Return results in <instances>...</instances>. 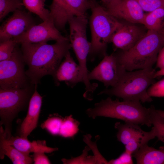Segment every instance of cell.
I'll return each instance as SVG.
<instances>
[{"mask_svg":"<svg viewBox=\"0 0 164 164\" xmlns=\"http://www.w3.org/2000/svg\"><path fill=\"white\" fill-rule=\"evenodd\" d=\"M66 37L63 36L55 26L52 18L35 25L21 36L14 38L17 43H36L56 41Z\"/></svg>","mask_w":164,"mask_h":164,"instance_id":"30bf717a","label":"cell"},{"mask_svg":"<svg viewBox=\"0 0 164 164\" xmlns=\"http://www.w3.org/2000/svg\"><path fill=\"white\" fill-rule=\"evenodd\" d=\"M18 44L14 39L0 42V61L9 58Z\"/></svg>","mask_w":164,"mask_h":164,"instance_id":"83f0119b","label":"cell"},{"mask_svg":"<svg viewBox=\"0 0 164 164\" xmlns=\"http://www.w3.org/2000/svg\"><path fill=\"white\" fill-rule=\"evenodd\" d=\"M18 45L9 58L0 61V88H19L29 86L24 70L25 62Z\"/></svg>","mask_w":164,"mask_h":164,"instance_id":"52a82bcc","label":"cell"},{"mask_svg":"<svg viewBox=\"0 0 164 164\" xmlns=\"http://www.w3.org/2000/svg\"><path fill=\"white\" fill-rule=\"evenodd\" d=\"M135 24L122 22L112 36L110 42L120 50H126L132 48L147 32Z\"/></svg>","mask_w":164,"mask_h":164,"instance_id":"4fadbf2b","label":"cell"},{"mask_svg":"<svg viewBox=\"0 0 164 164\" xmlns=\"http://www.w3.org/2000/svg\"><path fill=\"white\" fill-rule=\"evenodd\" d=\"M44 2H45L46 0H43Z\"/></svg>","mask_w":164,"mask_h":164,"instance_id":"74e56055","label":"cell"},{"mask_svg":"<svg viewBox=\"0 0 164 164\" xmlns=\"http://www.w3.org/2000/svg\"><path fill=\"white\" fill-rule=\"evenodd\" d=\"M79 122L70 115L63 118L59 135L64 138L72 137L78 132Z\"/></svg>","mask_w":164,"mask_h":164,"instance_id":"cb8c5ba5","label":"cell"},{"mask_svg":"<svg viewBox=\"0 0 164 164\" xmlns=\"http://www.w3.org/2000/svg\"><path fill=\"white\" fill-rule=\"evenodd\" d=\"M132 155L126 151L123 152L119 156L115 159H113L108 162V164H133Z\"/></svg>","mask_w":164,"mask_h":164,"instance_id":"4dcf8cb0","label":"cell"},{"mask_svg":"<svg viewBox=\"0 0 164 164\" xmlns=\"http://www.w3.org/2000/svg\"><path fill=\"white\" fill-rule=\"evenodd\" d=\"M142 24L148 30L162 32L164 27V7L145 14Z\"/></svg>","mask_w":164,"mask_h":164,"instance_id":"44dd1931","label":"cell"},{"mask_svg":"<svg viewBox=\"0 0 164 164\" xmlns=\"http://www.w3.org/2000/svg\"><path fill=\"white\" fill-rule=\"evenodd\" d=\"M155 137L153 127L149 132H145L142 134L130 139L125 145V151L132 155L137 152L140 148Z\"/></svg>","mask_w":164,"mask_h":164,"instance_id":"7402d4cb","label":"cell"},{"mask_svg":"<svg viewBox=\"0 0 164 164\" xmlns=\"http://www.w3.org/2000/svg\"><path fill=\"white\" fill-rule=\"evenodd\" d=\"M65 0H53L50 6L53 8H57L63 6Z\"/></svg>","mask_w":164,"mask_h":164,"instance_id":"836d02e7","label":"cell"},{"mask_svg":"<svg viewBox=\"0 0 164 164\" xmlns=\"http://www.w3.org/2000/svg\"><path fill=\"white\" fill-rule=\"evenodd\" d=\"M22 2L29 12L36 14L43 21L51 18L50 10L45 8L43 0H22Z\"/></svg>","mask_w":164,"mask_h":164,"instance_id":"603a6c76","label":"cell"},{"mask_svg":"<svg viewBox=\"0 0 164 164\" xmlns=\"http://www.w3.org/2000/svg\"><path fill=\"white\" fill-rule=\"evenodd\" d=\"M30 86L19 88H0V126L3 125V135L5 139L12 135V125L18 113L29 104L33 93Z\"/></svg>","mask_w":164,"mask_h":164,"instance_id":"8992f818","label":"cell"},{"mask_svg":"<svg viewBox=\"0 0 164 164\" xmlns=\"http://www.w3.org/2000/svg\"><path fill=\"white\" fill-rule=\"evenodd\" d=\"M91 7L90 0H65L55 23L60 31H64L69 20L74 17L85 16Z\"/></svg>","mask_w":164,"mask_h":164,"instance_id":"2e32d148","label":"cell"},{"mask_svg":"<svg viewBox=\"0 0 164 164\" xmlns=\"http://www.w3.org/2000/svg\"><path fill=\"white\" fill-rule=\"evenodd\" d=\"M105 5L108 13L117 19L142 24L145 14L138 0H112Z\"/></svg>","mask_w":164,"mask_h":164,"instance_id":"8fae6325","label":"cell"},{"mask_svg":"<svg viewBox=\"0 0 164 164\" xmlns=\"http://www.w3.org/2000/svg\"><path fill=\"white\" fill-rule=\"evenodd\" d=\"M87 15L72 17L68 22L70 31L68 39L76 57L87 56L89 53L91 43L87 37Z\"/></svg>","mask_w":164,"mask_h":164,"instance_id":"7c38bea8","label":"cell"},{"mask_svg":"<svg viewBox=\"0 0 164 164\" xmlns=\"http://www.w3.org/2000/svg\"><path fill=\"white\" fill-rule=\"evenodd\" d=\"M63 120V118L59 117H50L41 125V127L52 135H59Z\"/></svg>","mask_w":164,"mask_h":164,"instance_id":"4316f807","label":"cell"},{"mask_svg":"<svg viewBox=\"0 0 164 164\" xmlns=\"http://www.w3.org/2000/svg\"><path fill=\"white\" fill-rule=\"evenodd\" d=\"M150 108V118L155 137L164 143V119L157 112L153 106Z\"/></svg>","mask_w":164,"mask_h":164,"instance_id":"d4e9b609","label":"cell"},{"mask_svg":"<svg viewBox=\"0 0 164 164\" xmlns=\"http://www.w3.org/2000/svg\"><path fill=\"white\" fill-rule=\"evenodd\" d=\"M102 2L105 5H106L108 3L110 2L112 0H101Z\"/></svg>","mask_w":164,"mask_h":164,"instance_id":"8d00e7d4","label":"cell"},{"mask_svg":"<svg viewBox=\"0 0 164 164\" xmlns=\"http://www.w3.org/2000/svg\"><path fill=\"white\" fill-rule=\"evenodd\" d=\"M114 127L118 130L117 137L118 140L124 145L126 144L131 139L143 134V131L139 125L133 123L116 122Z\"/></svg>","mask_w":164,"mask_h":164,"instance_id":"ffe728a7","label":"cell"},{"mask_svg":"<svg viewBox=\"0 0 164 164\" xmlns=\"http://www.w3.org/2000/svg\"><path fill=\"white\" fill-rule=\"evenodd\" d=\"M156 63L157 67L159 69L164 68V46L159 53Z\"/></svg>","mask_w":164,"mask_h":164,"instance_id":"d6a6232c","label":"cell"},{"mask_svg":"<svg viewBox=\"0 0 164 164\" xmlns=\"http://www.w3.org/2000/svg\"><path fill=\"white\" fill-rule=\"evenodd\" d=\"M45 152H36L31 156L35 164H51L50 160Z\"/></svg>","mask_w":164,"mask_h":164,"instance_id":"1f68e13d","label":"cell"},{"mask_svg":"<svg viewBox=\"0 0 164 164\" xmlns=\"http://www.w3.org/2000/svg\"><path fill=\"white\" fill-rule=\"evenodd\" d=\"M4 138L7 143L28 155H29V153L32 152H43L50 153L58 150L57 148H51L47 146L45 141H33L31 142L28 138L19 136L14 137L12 135L8 139H5L4 137Z\"/></svg>","mask_w":164,"mask_h":164,"instance_id":"e0dca14e","label":"cell"},{"mask_svg":"<svg viewBox=\"0 0 164 164\" xmlns=\"http://www.w3.org/2000/svg\"><path fill=\"white\" fill-rule=\"evenodd\" d=\"M151 97H164V78L155 82L148 88L147 91Z\"/></svg>","mask_w":164,"mask_h":164,"instance_id":"f546056e","label":"cell"},{"mask_svg":"<svg viewBox=\"0 0 164 164\" xmlns=\"http://www.w3.org/2000/svg\"><path fill=\"white\" fill-rule=\"evenodd\" d=\"M22 6V0H0V21L9 13L21 9Z\"/></svg>","mask_w":164,"mask_h":164,"instance_id":"484cf974","label":"cell"},{"mask_svg":"<svg viewBox=\"0 0 164 164\" xmlns=\"http://www.w3.org/2000/svg\"><path fill=\"white\" fill-rule=\"evenodd\" d=\"M164 46V33L148 30L144 36L133 46L115 53L126 71L152 68Z\"/></svg>","mask_w":164,"mask_h":164,"instance_id":"7a4b0ae2","label":"cell"},{"mask_svg":"<svg viewBox=\"0 0 164 164\" xmlns=\"http://www.w3.org/2000/svg\"><path fill=\"white\" fill-rule=\"evenodd\" d=\"M118 60L115 53L106 55L100 63L89 72L88 78L97 80L103 83L108 88L115 86L126 72Z\"/></svg>","mask_w":164,"mask_h":164,"instance_id":"ba28073f","label":"cell"},{"mask_svg":"<svg viewBox=\"0 0 164 164\" xmlns=\"http://www.w3.org/2000/svg\"><path fill=\"white\" fill-rule=\"evenodd\" d=\"M155 72L152 67L126 71L115 86L106 88L99 94L114 96L124 101L151 102L152 100L147 91L155 82L154 76Z\"/></svg>","mask_w":164,"mask_h":164,"instance_id":"277c9868","label":"cell"},{"mask_svg":"<svg viewBox=\"0 0 164 164\" xmlns=\"http://www.w3.org/2000/svg\"><path fill=\"white\" fill-rule=\"evenodd\" d=\"M162 76H164V68L159 69L158 71H156L154 77L155 78Z\"/></svg>","mask_w":164,"mask_h":164,"instance_id":"e575fe53","label":"cell"},{"mask_svg":"<svg viewBox=\"0 0 164 164\" xmlns=\"http://www.w3.org/2000/svg\"><path fill=\"white\" fill-rule=\"evenodd\" d=\"M132 156L138 164H164V148L156 149L147 144Z\"/></svg>","mask_w":164,"mask_h":164,"instance_id":"ac0fdd59","label":"cell"},{"mask_svg":"<svg viewBox=\"0 0 164 164\" xmlns=\"http://www.w3.org/2000/svg\"><path fill=\"white\" fill-rule=\"evenodd\" d=\"M5 155L8 156L14 164H31L34 162L30 155L20 151L13 146L7 143L4 138L0 129V158L3 159Z\"/></svg>","mask_w":164,"mask_h":164,"instance_id":"d6986e66","label":"cell"},{"mask_svg":"<svg viewBox=\"0 0 164 164\" xmlns=\"http://www.w3.org/2000/svg\"><path fill=\"white\" fill-rule=\"evenodd\" d=\"M35 85L34 91L30 100L26 117L18 129L19 136L27 138L28 136L37 127L42 102V97Z\"/></svg>","mask_w":164,"mask_h":164,"instance_id":"9a60e30c","label":"cell"},{"mask_svg":"<svg viewBox=\"0 0 164 164\" xmlns=\"http://www.w3.org/2000/svg\"><path fill=\"white\" fill-rule=\"evenodd\" d=\"M144 11L148 12L164 7V0H138Z\"/></svg>","mask_w":164,"mask_h":164,"instance_id":"f1b7e54d","label":"cell"},{"mask_svg":"<svg viewBox=\"0 0 164 164\" xmlns=\"http://www.w3.org/2000/svg\"><path fill=\"white\" fill-rule=\"evenodd\" d=\"M90 0L91 40L88 58L92 61L97 56L104 57L107 55V44L122 22L111 15L95 0Z\"/></svg>","mask_w":164,"mask_h":164,"instance_id":"5b68a950","label":"cell"},{"mask_svg":"<svg viewBox=\"0 0 164 164\" xmlns=\"http://www.w3.org/2000/svg\"><path fill=\"white\" fill-rule=\"evenodd\" d=\"M157 112L164 119V111L159 110H156Z\"/></svg>","mask_w":164,"mask_h":164,"instance_id":"d590c367","label":"cell"},{"mask_svg":"<svg viewBox=\"0 0 164 164\" xmlns=\"http://www.w3.org/2000/svg\"><path fill=\"white\" fill-rule=\"evenodd\" d=\"M36 25L30 12L18 9L0 27V42L16 38Z\"/></svg>","mask_w":164,"mask_h":164,"instance_id":"9c48e42d","label":"cell"},{"mask_svg":"<svg viewBox=\"0 0 164 164\" xmlns=\"http://www.w3.org/2000/svg\"><path fill=\"white\" fill-rule=\"evenodd\" d=\"M56 42L53 44L47 42L21 44L23 59L28 67L26 73L32 84H37L45 76H53L71 48L67 37Z\"/></svg>","mask_w":164,"mask_h":164,"instance_id":"6da1fadb","label":"cell"},{"mask_svg":"<svg viewBox=\"0 0 164 164\" xmlns=\"http://www.w3.org/2000/svg\"><path fill=\"white\" fill-rule=\"evenodd\" d=\"M89 117L93 119L98 116L122 120L125 123L150 127V108L143 107L140 102L117 99L110 97L96 103L93 108L86 111Z\"/></svg>","mask_w":164,"mask_h":164,"instance_id":"3957f363","label":"cell"},{"mask_svg":"<svg viewBox=\"0 0 164 164\" xmlns=\"http://www.w3.org/2000/svg\"><path fill=\"white\" fill-rule=\"evenodd\" d=\"M64 58L53 77L57 86L64 81L68 86L73 87L78 83L83 82V74L80 66L74 61L69 51Z\"/></svg>","mask_w":164,"mask_h":164,"instance_id":"5bb4252c","label":"cell"}]
</instances>
